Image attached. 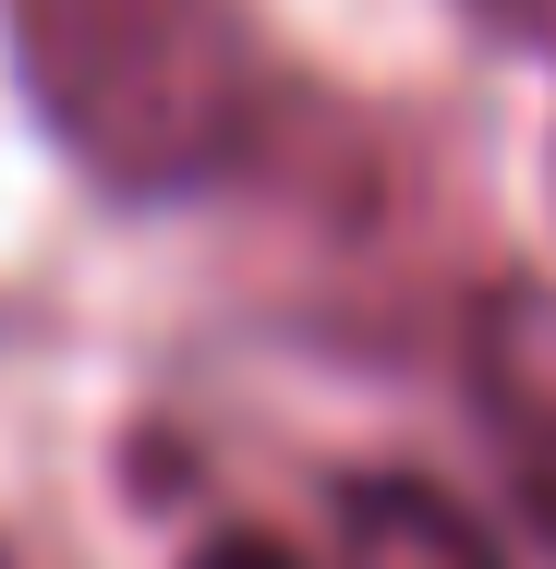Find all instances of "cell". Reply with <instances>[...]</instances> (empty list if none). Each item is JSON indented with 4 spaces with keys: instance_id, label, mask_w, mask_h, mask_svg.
Here are the masks:
<instances>
[{
    "instance_id": "6da1fadb",
    "label": "cell",
    "mask_w": 556,
    "mask_h": 569,
    "mask_svg": "<svg viewBox=\"0 0 556 569\" xmlns=\"http://www.w3.org/2000/svg\"><path fill=\"white\" fill-rule=\"evenodd\" d=\"M0 37L49 146L121 207L219 194L279 133L254 0H0Z\"/></svg>"
},
{
    "instance_id": "7a4b0ae2",
    "label": "cell",
    "mask_w": 556,
    "mask_h": 569,
    "mask_svg": "<svg viewBox=\"0 0 556 569\" xmlns=\"http://www.w3.org/2000/svg\"><path fill=\"white\" fill-rule=\"evenodd\" d=\"M459 388H472V425H484V449L508 472L520 533L556 558V291L545 279H484L472 291Z\"/></svg>"
},
{
    "instance_id": "3957f363",
    "label": "cell",
    "mask_w": 556,
    "mask_h": 569,
    "mask_svg": "<svg viewBox=\"0 0 556 569\" xmlns=\"http://www.w3.org/2000/svg\"><path fill=\"white\" fill-rule=\"evenodd\" d=\"M327 546H338V569H508V558H496V533L447 497L436 472H400V460L338 472Z\"/></svg>"
},
{
    "instance_id": "277c9868",
    "label": "cell",
    "mask_w": 556,
    "mask_h": 569,
    "mask_svg": "<svg viewBox=\"0 0 556 569\" xmlns=\"http://www.w3.org/2000/svg\"><path fill=\"white\" fill-rule=\"evenodd\" d=\"M182 569H315V558H303L291 533H266V521H219V533H206Z\"/></svg>"
},
{
    "instance_id": "5b68a950",
    "label": "cell",
    "mask_w": 556,
    "mask_h": 569,
    "mask_svg": "<svg viewBox=\"0 0 556 569\" xmlns=\"http://www.w3.org/2000/svg\"><path fill=\"white\" fill-rule=\"evenodd\" d=\"M472 24L508 37V49H545V61H556V0H472Z\"/></svg>"
},
{
    "instance_id": "8992f818",
    "label": "cell",
    "mask_w": 556,
    "mask_h": 569,
    "mask_svg": "<svg viewBox=\"0 0 556 569\" xmlns=\"http://www.w3.org/2000/svg\"><path fill=\"white\" fill-rule=\"evenodd\" d=\"M0 569H12V546H0Z\"/></svg>"
}]
</instances>
